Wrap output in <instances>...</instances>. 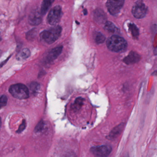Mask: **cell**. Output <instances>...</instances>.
Segmentation results:
<instances>
[{
	"label": "cell",
	"instance_id": "obj_1",
	"mask_svg": "<svg viewBox=\"0 0 157 157\" xmlns=\"http://www.w3.org/2000/svg\"><path fill=\"white\" fill-rule=\"evenodd\" d=\"M106 45L111 51L118 52L125 50L127 47V43L123 38L117 35H113L108 39Z\"/></svg>",
	"mask_w": 157,
	"mask_h": 157
},
{
	"label": "cell",
	"instance_id": "obj_2",
	"mask_svg": "<svg viewBox=\"0 0 157 157\" xmlns=\"http://www.w3.org/2000/svg\"><path fill=\"white\" fill-rule=\"evenodd\" d=\"M62 28L59 26H55L48 30L43 31L41 34V39L48 44H52L60 37Z\"/></svg>",
	"mask_w": 157,
	"mask_h": 157
},
{
	"label": "cell",
	"instance_id": "obj_3",
	"mask_svg": "<svg viewBox=\"0 0 157 157\" xmlns=\"http://www.w3.org/2000/svg\"><path fill=\"white\" fill-rule=\"evenodd\" d=\"M11 94L19 99H26L29 96V91L27 87L22 84L12 85L9 89Z\"/></svg>",
	"mask_w": 157,
	"mask_h": 157
},
{
	"label": "cell",
	"instance_id": "obj_4",
	"mask_svg": "<svg viewBox=\"0 0 157 157\" xmlns=\"http://www.w3.org/2000/svg\"><path fill=\"white\" fill-rule=\"evenodd\" d=\"M148 10V7L144 4L143 0H138L133 7L132 13L135 18L142 19L146 16Z\"/></svg>",
	"mask_w": 157,
	"mask_h": 157
},
{
	"label": "cell",
	"instance_id": "obj_5",
	"mask_svg": "<svg viewBox=\"0 0 157 157\" xmlns=\"http://www.w3.org/2000/svg\"><path fill=\"white\" fill-rule=\"evenodd\" d=\"M62 16V9L59 6L54 7L48 13L47 20L48 23L52 25L57 24Z\"/></svg>",
	"mask_w": 157,
	"mask_h": 157
},
{
	"label": "cell",
	"instance_id": "obj_6",
	"mask_svg": "<svg viewBox=\"0 0 157 157\" xmlns=\"http://www.w3.org/2000/svg\"><path fill=\"white\" fill-rule=\"evenodd\" d=\"M124 1L125 0H108L106 6L110 14L117 15L123 7Z\"/></svg>",
	"mask_w": 157,
	"mask_h": 157
},
{
	"label": "cell",
	"instance_id": "obj_7",
	"mask_svg": "<svg viewBox=\"0 0 157 157\" xmlns=\"http://www.w3.org/2000/svg\"><path fill=\"white\" fill-rule=\"evenodd\" d=\"M112 148L108 145L94 147L91 148V152L95 156L100 157H108L112 152Z\"/></svg>",
	"mask_w": 157,
	"mask_h": 157
},
{
	"label": "cell",
	"instance_id": "obj_8",
	"mask_svg": "<svg viewBox=\"0 0 157 157\" xmlns=\"http://www.w3.org/2000/svg\"><path fill=\"white\" fill-rule=\"evenodd\" d=\"M140 58V56L137 53L134 51H131L128 56L123 58V62L126 65H133L138 62Z\"/></svg>",
	"mask_w": 157,
	"mask_h": 157
},
{
	"label": "cell",
	"instance_id": "obj_9",
	"mask_svg": "<svg viewBox=\"0 0 157 157\" xmlns=\"http://www.w3.org/2000/svg\"><path fill=\"white\" fill-rule=\"evenodd\" d=\"M41 12L38 11H34L30 13L29 17V23L31 25L36 26L41 22Z\"/></svg>",
	"mask_w": 157,
	"mask_h": 157
},
{
	"label": "cell",
	"instance_id": "obj_10",
	"mask_svg": "<svg viewBox=\"0 0 157 157\" xmlns=\"http://www.w3.org/2000/svg\"><path fill=\"white\" fill-rule=\"evenodd\" d=\"M94 18L96 22L99 23H105L106 22V16L102 10L97 9L94 12Z\"/></svg>",
	"mask_w": 157,
	"mask_h": 157
},
{
	"label": "cell",
	"instance_id": "obj_11",
	"mask_svg": "<svg viewBox=\"0 0 157 157\" xmlns=\"http://www.w3.org/2000/svg\"><path fill=\"white\" fill-rule=\"evenodd\" d=\"M62 49H63V47L62 46L57 47L53 49L48 53V55L47 56V60L48 62H51L55 59L61 54Z\"/></svg>",
	"mask_w": 157,
	"mask_h": 157
},
{
	"label": "cell",
	"instance_id": "obj_12",
	"mask_svg": "<svg viewBox=\"0 0 157 157\" xmlns=\"http://www.w3.org/2000/svg\"><path fill=\"white\" fill-rule=\"evenodd\" d=\"M124 127V124L123 123L119 124L118 126L113 128V130L111 131L109 134V138L110 139H114L117 138L121 133Z\"/></svg>",
	"mask_w": 157,
	"mask_h": 157
},
{
	"label": "cell",
	"instance_id": "obj_13",
	"mask_svg": "<svg viewBox=\"0 0 157 157\" xmlns=\"http://www.w3.org/2000/svg\"><path fill=\"white\" fill-rule=\"evenodd\" d=\"M54 1L55 0H43L40 11L42 15H44L47 13Z\"/></svg>",
	"mask_w": 157,
	"mask_h": 157
},
{
	"label": "cell",
	"instance_id": "obj_14",
	"mask_svg": "<svg viewBox=\"0 0 157 157\" xmlns=\"http://www.w3.org/2000/svg\"><path fill=\"white\" fill-rule=\"evenodd\" d=\"M105 30L112 33H118L120 32L119 29L111 22L106 21L105 23Z\"/></svg>",
	"mask_w": 157,
	"mask_h": 157
},
{
	"label": "cell",
	"instance_id": "obj_15",
	"mask_svg": "<svg viewBox=\"0 0 157 157\" xmlns=\"http://www.w3.org/2000/svg\"><path fill=\"white\" fill-rule=\"evenodd\" d=\"M30 56V51L27 48L23 49L21 51H20L17 55V59L18 60H24L29 57Z\"/></svg>",
	"mask_w": 157,
	"mask_h": 157
},
{
	"label": "cell",
	"instance_id": "obj_16",
	"mask_svg": "<svg viewBox=\"0 0 157 157\" xmlns=\"http://www.w3.org/2000/svg\"><path fill=\"white\" fill-rule=\"evenodd\" d=\"M84 99L82 97H79L77 98L73 104L74 110H79L82 107L84 103Z\"/></svg>",
	"mask_w": 157,
	"mask_h": 157
},
{
	"label": "cell",
	"instance_id": "obj_17",
	"mask_svg": "<svg viewBox=\"0 0 157 157\" xmlns=\"http://www.w3.org/2000/svg\"><path fill=\"white\" fill-rule=\"evenodd\" d=\"M105 40V37L102 33L98 32L96 33L95 37V42L97 44H102L104 42Z\"/></svg>",
	"mask_w": 157,
	"mask_h": 157
},
{
	"label": "cell",
	"instance_id": "obj_18",
	"mask_svg": "<svg viewBox=\"0 0 157 157\" xmlns=\"http://www.w3.org/2000/svg\"><path fill=\"white\" fill-rule=\"evenodd\" d=\"M130 29L132 35L134 37L137 38L139 36V30L137 26L134 24H130Z\"/></svg>",
	"mask_w": 157,
	"mask_h": 157
},
{
	"label": "cell",
	"instance_id": "obj_19",
	"mask_svg": "<svg viewBox=\"0 0 157 157\" xmlns=\"http://www.w3.org/2000/svg\"><path fill=\"white\" fill-rule=\"evenodd\" d=\"M30 90L32 93H37L38 91L39 88V85L37 83H32L30 85Z\"/></svg>",
	"mask_w": 157,
	"mask_h": 157
},
{
	"label": "cell",
	"instance_id": "obj_20",
	"mask_svg": "<svg viewBox=\"0 0 157 157\" xmlns=\"http://www.w3.org/2000/svg\"><path fill=\"white\" fill-rule=\"evenodd\" d=\"M1 107H2L3 106H5L7 103V102H8V98H7V96L5 95L2 96L1 97Z\"/></svg>",
	"mask_w": 157,
	"mask_h": 157
},
{
	"label": "cell",
	"instance_id": "obj_21",
	"mask_svg": "<svg viewBox=\"0 0 157 157\" xmlns=\"http://www.w3.org/2000/svg\"><path fill=\"white\" fill-rule=\"evenodd\" d=\"M26 127V123L25 121V120L23 121V122L21 124L20 127H19V129L18 131H17V132L18 133H20L21 132H22L24 130H25V128Z\"/></svg>",
	"mask_w": 157,
	"mask_h": 157
},
{
	"label": "cell",
	"instance_id": "obj_22",
	"mask_svg": "<svg viewBox=\"0 0 157 157\" xmlns=\"http://www.w3.org/2000/svg\"><path fill=\"white\" fill-rule=\"evenodd\" d=\"M43 126H44V123L42 121L40 122L37 125V127H36V131H41L43 128Z\"/></svg>",
	"mask_w": 157,
	"mask_h": 157
},
{
	"label": "cell",
	"instance_id": "obj_23",
	"mask_svg": "<svg viewBox=\"0 0 157 157\" xmlns=\"http://www.w3.org/2000/svg\"><path fill=\"white\" fill-rule=\"evenodd\" d=\"M84 15H86L87 13L86 10H84Z\"/></svg>",
	"mask_w": 157,
	"mask_h": 157
}]
</instances>
